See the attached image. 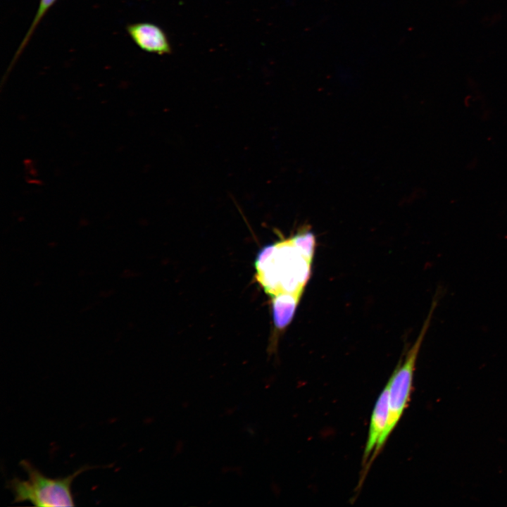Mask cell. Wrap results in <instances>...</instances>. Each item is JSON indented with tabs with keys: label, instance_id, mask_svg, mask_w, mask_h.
Segmentation results:
<instances>
[{
	"label": "cell",
	"instance_id": "cell-1",
	"mask_svg": "<svg viewBox=\"0 0 507 507\" xmlns=\"http://www.w3.org/2000/svg\"><path fill=\"white\" fill-rule=\"evenodd\" d=\"M311 263L290 237L260 251L255 261L256 277L271 298L282 294L302 296Z\"/></svg>",
	"mask_w": 507,
	"mask_h": 507
},
{
	"label": "cell",
	"instance_id": "cell-2",
	"mask_svg": "<svg viewBox=\"0 0 507 507\" xmlns=\"http://www.w3.org/2000/svg\"><path fill=\"white\" fill-rule=\"evenodd\" d=\"M20 465L27 473V479L14 477L7 482L6 487L14 496L13 503L29 501L38 507L75 506L72 482L80 473L91 468L84 466L65 477L51 478L28 461L23 460Z\"/></svg>",
	"mask_w": 507,
	"mask_h": 507
},
{
	"label": "cell",
	"instance_id": "cell-3",
	"mask_svg": "<svg viewBox=\"0 0 507 507\" xmlns=\"http://www.w3.org/2000/svg\"><path fill=\"white\" fill-rule=\"evenodd\" d=\"M437 303L438 298L434 296L427 316L416 340L406 353L404 360H400L387 382L389 386V415L387 423L377 446L371 456L368 468L371 465V461H373L381 451L392 431L396 427L411 401L417 358L426 332L430 327Z\"/></svg>",
	"mask_w": 507,
	"mask_h": 507
},
{
	"label": "cell",
	"instance_id": "cell-4",
	"mask_svg": "<svg viewBox=\"0 0 507 507\" xmlns=\"http://www.w3.org/2000/svg\"><path fill=\"white\" fill-rule=\"evenodd\" d=\"M127 31L134 42L143 51L158 55L170 54L171 45L165 32L151 23L129 25Z\"/></svg>",
	"mask_w": 507,
	"mask_h": 507
},
{
	"label": "cell",
	"instance_id": "cell-5",
	"mask_svg": "<svg viewBox=\"0 0 507 507\" xmlns=\"http://www.w3.org/2000/svg\"><path fill=\"white\" fill-rule=\"evenodd\" d=\"M388 391L389 386L387 384L380 394L372 412L362 460L363 464H365V466L387 426L389 415Z\"/></svg>",
	"mask_w": 507,
	"mask_h": 507
},
{
	"label": "cell",
	"instance_id": "cell-6",
	"mask_svg": "<svg viewBox=\"0 0 507 507\" xmlns=\"http://www.w3.org/2000/svg\"><path fill=\"white\" fill-rule=\"evenodd\" d=\"M301 296L282 294L272 298L273 318L278 331L285 329L292 322Z\"/></svg>",
	"mask_w": 507,
	"mask_h": 507
},
{
	"label": "cell",
	"instance_id": "cell-7",
	"mask_svg": "<svg viewBox=\"0 0 507 507\" xmlns=\"http://www.w3.org/2000/svg\"><path fill=\"white\" fill-rule=\"evenodd\" d=\"M292 238L303 254L310 261H313L315 249L314 234L308 230H303L298 232Z\"/></svg>",
	"mask_w": 507,
	"mask_h": 507
},
{
	"label": "cell",
	"instance_id": "cell-8",
	"mask_svg": "<svg viewBox=\"0 0 507 507\" xmlns=\"http://www.w3.org/2000/svg\"><path fill=\"white\" fill-rule=\"evenodd\" d=\"M56 1V0H40L39 5L38 7V9L37 11L36 15L35 16L34 20L30 26V28L29 29L25 39H23V42L20 47V49L18 51V54L21 51V50L24 48L26 43L28 42L30 36L32 35V33L35 30L36 26L37 24L40 22L41 19L44 16V15L46 13V11L49 10V8L54 4V3Z\"/></svg>",
	"mask_w": 507,
	"mask_h": 507
}]
</instances>
